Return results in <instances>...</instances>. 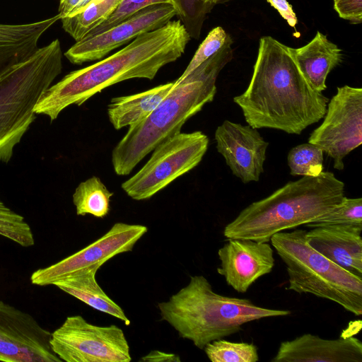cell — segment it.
Listing matches in <instances>:
<instances>
[{"mask_svg":"<svg viewBox=\"0 0 362 362\" xmlns=\"http://www.w3.org/2000/svg\"><path fill=\"white\" fill-rule=\"evenodd\" d=\"M229 37L223 28L218 26L213 28L200 44L187 68L177 80L185 78L201 64L221 49Z\"/></svg>","mask_w":362,"mask_h":362,"instance_id":"cell-29","label":"cell"},{"mask_svg":"<svg viewBox=\"0 0 362 362\" xmlns=\"http://www.w3.org/2000/svg\"><path fill=\"white\" fill-rule=\"evenodd\" d=\"M204 3L206 4L214 7L216 4L219 3H223L224 1H226L228 0H202Z\"/></svg>","mask_w":362,"mask_h":362,"instance_id":"cell-34","label":"cell"},{"mask_svg":"<svg viewBox=\"0 0 362 362\" xmlns=\"http://www.w3.org/2000/svg\"><path fill=\"white\" fill-rule=\"evenodd\" d=\"M203 349L212 362H257L259 360L257 347L253 343L219 339L207 344Z\"/></svg>","mask_w":362,"mask_h":362,"instance_id":"cell-25","label":"cell"},{"mask_svg":"<svg viewBox=\"0 0 362 362\" xmlns=\"http://www.w3.org/2000/svg\"><path fill=\"white\" fill-rule=\"evenodd\" d=\"M50 337L32 315L0 300V361L62 362Z\"/></svg>","mask_w":362,"mask_h":362,"instance_id":"cell-13","label":"cell"},{"mask_svg":"<svg viewBox=\"0 0 362 362\" xmlns=\"http://www.w3.org/2000/svg\"><path fill=\"white\" fill-rule=\"evenodd\" d=\"M337 225L362 226L361 198L344 197L339 204L304 226L314 228Z\"/></svg>","mask_w":362,"mask_h":362,"instance_id":"cell-26","label":"cell"},{"mask_svg":"<svg viewBox=\"0 0 362 362\" xmlns=\"http://www.w3.org/2000/svg\"><path fill=\"white\" fill-rule=\"evenodd\" d=\"M344 169V158L362 144V88L345 85L328 102L322 123L308 139Z\"/></svg>","mask_w":362,"mask_h":362,"instance_id":"cell-10","label":"cell"},{"mask_svg":"<svg viewBox=\"0 0 362 362\" xmlns=\"http://www.w3.org/2000/svg\"><path fill=\"white\" fill-rule=\"evenodd\" d=\"M143 361H180V357L173 354L165 353L160 351H152L143 357Z\"/></svg>","mask_w":362,"mask_h":362,"instance_id":"cell-33","label":"cell"},{"mask_svg":"<svg viewBox=\"0 0 362 362\" xmlns=\"http://www.w3.org/2000/svg\"><path fill=\"white\" fill-rule=\"evenodd\" d=\"M272 362H362V343L354 337L325 339L304 334L282 341Z\"/></svg>","mask_w":362,"mask_h":362,"instance_id":"cell-16","label":"cell"},{"mask_svg":"<svg viewBox=\"0 0 362 362\" xmlns=\"http://www.w3.org/2000/svg\"><path fill=\"white\" fill-rule=\"evenodd\" d=\"M169 82L138 93L112 98L107 105L110 122L115 129L136 124L152 112L172 89Z\"/></svg>","mask_w":362,"mask_h":362,"instance_id":"cell-21","label":"cell"},{"mask_svg":"<svg viewBox=\"0 0 362 362\" xmlns=\"http://www.w3.org/2000/svg\"><path fill=\"white\" fill-rule=\"evenodd\" d=\"M305 230L279 232L270 239L286 265L287 290L329 300L346 310L362 314V278L334 263L310 247Z\"/></svg>","mask_w":362,"mask_h":362,"instance_id":"cell-7","label":"cell"},{"mask_svg":"<svg viewBox=\"0 0 362 362\" xmlns=\"http://www.w3.org/2000/svg\"><path fill=\"white\" fill-rule=\"evenodd\" d=\"M157 4L172 5L176 10L177 16L182 21L190 37L195 40L199 38L206 16L214 8L202 0H122L112 14L86 37L106 30L127 19L139 10Z\"/></svg>","mask_w":362,"mask_h":362,"instance_id":"cell-18","label":"cell"},{"mask_svg":"<svg viewBox=\"0 0 362 362\" xmlns=\"http://www.w3.org/2000/svg\"><path fill=\"white\" fill-rule=\"evenodd\" d=\"M233 101L252 128L300 134L324 117L329 99L307 81L289 47L264 36L250 82Z\"/></svg>","mask_w":362,"mask_h":362,"instance_id":"cell-1","label":"cell"},{"mask_svg":"<svg viewBox=\"0 0 362 362\" xmlns=\"http://www.w3.org/2000/svg\"><path fill=\"white\" fill-rule=\"evenodd\" d=\"M146 226L115 223L103 236L79 251L30 276L33 284L44 286L78 272L101 266L113 257L132 251L139 240L147 232Z\"/></svg>","mask_w":362,"mask_h":362,"instance_id":"cell-11","label":"cell"},{"mask_svg":"<svg viewBox=\"0 0 362 362\" xmlns=\"http://www.w3.org/2000/svg\"><path fill=\"white\" fill-rule=\"evenodd\" d=\"M190 39L182 21L171 20L136 37L110 57L64 76L44 91L34 112L52 122L67 107L81 106L113 84L132 78L151 80L162 67L184 54Z\"/></svg>","mask_w":362,"mask_h":362,"instance_id":"cell-2","label":"cell"},{"mask_svg":"<svg viewBox=\"0 0 362 362\" xmlns=\"http://www.w3.org/2000/svg\"><path fill=\"white\" fill-rule=\"evenodd\" d=\"M362 226L337 225L305 233L310 247L349 272L362 277Z\"/></svg>","mask_w":362,"mask_h":362,"instance_id":"cell-17","label":"cell"},{"mask_svg":"<svg viewBox=\"0 0 362 362\" xmlns=\"http://www.w3.org/2000/svg\"><path fill=\"white\" fill-rule=\"evenodd\" d=\"M52 351L66 362H129V346L123 330L115 325L98 326L81 315L66 318L51 332Z\"/></svg>","mask_w":362,"mask_h":362,"instance_id":"cell-9","label":"cell"},{"mask_svg":"<svg viewBox=\"0 0 362 362\" xmlns=\"http://www.w3.org/2000/svg\"><path fill=\"white\" fill-rule=\"evenodd\" d=\"M214 137L218 152L235 177L245 184L259 181L269 143L257 129L225 120Z\"/></svg>","mask_w":362,"mask_h":362,"instance_id":"cell-14","label":"cell"},{"mask_svg":"<svg viewBox=\"0 0 362 362\" xmlns=\"http://www.w3.org/2000/svg\"><path fill=\"white\" fill-rule=\"evenodd\" d=\"M209 138L201 131L175 134L159 144L146 164L121 187L132 199L151 198L202 160Z\"/></svg>","mask_w":362,"mask_h":362,"instance_id":"cell-8","label":"cell"},{"mask_svg":"<svg viewBox=\"0 0 362 362\" xmlns=\"http://www.w3.org/2000/svg\"><path fill=\"white\" fill-rule=\"evenodd\" d=\"M232 40L185 78L174 81L168 95L146 118L129 127L112 151L118 175H127L159 144L180 132L182 125L211 102L221 69L233 58Z\"/></svg>","mask_w":362,"mask_h":362,"instance_id":"cell-3","label":"cell"},{"mask_svg":"<svg viewBox=\"0 0 362 362\" xmlns=\"http://www.w3.org/2000/svg\"><path fill=\"white\" fill-rule=\"evenodd\" d=\"M344 183L332 172L303 176L252 202L223 229L228 238L269 243L273 235L304 226L339 204Z\"/></svg>","mask_w":362,"mask_h":362,"instance_id":"cell-4","label":"cell"},{"mask_svg":"<svg viewBox=\"0 0 362 362\" xmlns=\"http://www.w3.org/2000/svg\"><path fill=\"white\" fill-rule=\"evenodd\" d=\"M60 18L58 13L35 23H0V66L14 65L30 57L38 49L42 34Z\"/></svg>","mask_w":362,"mask_h":362,"instance_id":"cell-20","label":"cell"},{"mask_svg":"<svg viewBox=\"0 0 362 362\" xmlns=\"http://www.w3.org/2000/svg\"><path fill=\"white\" fill-rule=\"evenodd\" d=\"M177 15L169 4L147 6L112 28L76 42L64 56L77 65L101 59L136 37L163 27Z\"/></svg>","mask_w":362,"mask_h":362,"instance_id":"cell-12","label":"cell"},{"mask_svg":"<svg viewBox=\"0 0 362 362\" xmlns=\"http://www.w3.org/2000/svg\"><path fill=\"white\" fill-rule=\"evenodd\" d=\"M290 51L307 81L320 93L327 88L329 72L343 60L341 50L319 31L310 42L300 48L290 47Z\"/></svg>","mask_w":362,"mask_h":362,"instance_id":"cell-19","label":"cell"},{"mask_svg":"<svg viewBox=\"0 0 362 362\" xmlns=\"http://www.w3.org/2000/svg\"><path fill=\"white\" fill-rule=\"evenodd\" d=\"M217 272L235 291L245 293L274 266V250L268 243L230 238L218 249Z\"/></svg>","mask_w":362,"mask_h":362,"instance_id":"cell-15","label":"cell"},{"mask_svg":"<svg viewBox=\"0 0 362 362\" xmlns=\"http://www.w3.org/2000/svg\"><path fill=\"white\" fill-rule=\"evenodd\" d=\"M158 307L162 320L200 349L214 340L239 332L247 322L291 313L258 306L250 299L218 294L202 275L192 276L186 286Z\"/></svg>","mask_w":362,"mask_h":362,"instance_id":"cell-5","label":"cell"},{"mask_svg":"<svg viewBox=\"0 0 362 362\" xmlns=\"http://www.w3.org/2000/svg\"><path fill=\"white\" fill-rule=\"evenodd\" d=\"M98 269L92 267L78 272L56 281L53 285L93 308L118 318L129 325L130 320L124 310L97 282L95 275Z\"/></svg>","mask_w":362,"mask_h":362,"instance_id":"cell-22","label":"cell"},{"mask_svg":"<svg viewBox=\"0 0 362 362\" xmlns=\"http://www.w3.org/2000/svg\"><path fill=\"white\" fill-rule=\"evenodd\" d=\"M0 235L28 247L35 245L33 232L25 218L0 199Z\"/></svg>","mask_w":362,"mask_h":362,"instance_id":"cell-28","label":"cell"},{"mask_svg":"<svg viewBox=\"0 0 362 362\" xmlns=\"http://www.w3.org/2000/svg\"><path fill=\"white\" fill-rule=\"evenodd\" d=\"M291 175L317 176L323 171V151L310 143L292 148L287 156Z\"/></svg>","mask_w":362,"mask_h":362,"instance_id":"cell-27","label":"cell"},{"mask_svg":"<svg viewBox=\"0 0 362 362\" xmlns=\"http://www.w3.org/2000/svg\"><path fill=\"white\" fill-rule=\"evenodd\" d=\"M122 0H95L81 12L61 18L62 28L76 42L105 21Z\"/></svg>","mask_w":362,"mask_h":362,"instance_id":"cell-23","label":"cell"},{"mask_svg":"<svg viewBox=\"0 0 362 362\" xmlns=\"http://www.w3.org/2000/svg\"><path fill=\"white\" fill-rule=\"evenodd\" d=\"M272 6L275 8L281 17L284 18L288 24L292 27H296L298 23L296 13L293 11L292 6L287 1V0H267Z\"/></svg>","mask_w":362,"mask_h":362,"instance_id":"cell-32","label":"cell"},{"mask_svg":"<svg viewBox=\"0 0 362 362\" xmlns=\"http://www.w3.org/2000/svg\"><path fill=\"white\" fill-rule=\"evenodd\" d=\"M112 195L98 177L88 178L79 183L72 196L76 214L104 218L110 212Z\"/></svg>","mask_w":362,"mask_h":362,"instance_id":"cell-24","label":"cell"},{"mask_svg":"<svg viewBox=\"0 0 362 362\" xmlns=\"http://www.w3.org/2000/svg\"><path fill=\"white\" fill-rule=\"evenodd\" d=\"M93 1L95 0H59V14L60 18H66L81 12Z\"/></svg>","mask_w":362,"mask_h":362,"instance_id":"cell-31","label":"cell"},{"mask_svg":"<svg viewBox=\"0 0 362 362\" xmlns=\"http://www.w3.org/2000/svg\"><path fill=\"white\" fill-rule=\"evenodd\" d=\"M334 8L341 18L353 24L362 21V0H334Z\"/></svg>","mask_w":362,"mask_h":362,"instance_id":"cell-30","label":"cell"},{"mask_svg":"<svg viewBox=\"0 0 362 362\" xmlns=\"http://www.w3.org/2000/svg\"><path fill=\"white\" fill-rule=\"evenodd\" d=\"M62 67L58 39L19 64L0 67V163L11 160L15 147L36 119L34 108L40 97Z\"/></svg>","mask_w":362,"mask_h":362,"instance_id":"cell-6","label":"cell"}]
</instances>
